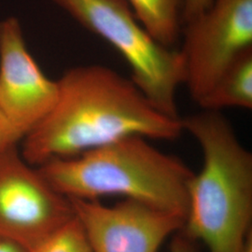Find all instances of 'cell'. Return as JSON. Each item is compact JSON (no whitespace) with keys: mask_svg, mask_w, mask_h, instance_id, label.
Listing matches in <instances>:
<instances>
[{"mask_svg":"<svg viewBox=\"0 0 252 252\" xmlns=\"http://www.w3.org/2000/svg\"><path fill=\"white\" fill-rule=\"evenodd\" d=\"M245 252H252V234L249 237V240L247 242Z\"/></svg>","mask_w":252,"mask_h":252,"instance_id":"cell-16","label":"cell"},{"mask_svg":"<svg viewBox=\"0 0 252 252\" xmlns=\"http://www.w3.org/2000/svg\"><path fill=\"white\" fill-rule=\"evenodd\" d=\"M50 186L69 199L122 195L165 211L187 215L193 173L180 159L148 138L132 135L69 158L37 166Z\"/></svg>","mask_w":252,"mask_h":252,"instance_id":"cell-3","label":"cell"},{"mask_svg":"<svg viewBox=\"0 0 252 252\" xmlns=\"http://www.w3.org/2000/svg\"><path fill=\"white\" fill-rule=\"evenodd\" d=\"M135 18L155 40L167 48L181 34L185 0H126Z\"/></svg>","mask_w":252,"mask_h":252,"instance_id":"cell-10","label":"cell"},{"mask_svg":"<svg viewBox=\"0 0 252 252\" xmlns=\"http://www.w3.org/2000/svg\"><path fill=\"white\" fill-rule=\"evenodd\" d=\"M181 122L203 153L189 182L182 232L208 252H245L252 234V153L220 111L203 109Z\"/></svg>","mask_w":252,"mask_h":252,"instance_id":"cell-2","label":"cell"},{"mask_svg":"<svg viewBox=\"0 0 252 252\" xmlns=\"http://www.w3.org/2000/svg\"><path fill=\"white\" fill-rule=\"evenodd\" d=\"M0 252H30L25 247L0 235Z\"/></svg>","mask_w":252,"mask_h":252,"instance_id":"cell-15","label":"cell"},{"mask_svg":"<svg viewBox=\"0 0 252 252\" xmlns=\"http://www.w3.org/2000/svg\"><path fill=\"white\" fill-rule=\"evenodd\" d=\"M30 252H93L87 235L75 216Z\"/></svg>","mask_w":252,"mask_h":252,"instance_id":"cell-11","label":"cell"},{"mask_svg":"<svg viewBox=\"0 0 252 252\" xmlns=\"http://www.w3.org/2000/svg\"><path fill=\"white\" fill-rule=\"evenodd\" d=\"M124 57L131 81L163 114L180 118L177 91L185 82L180 51L162 45L135 18L126 0H52Z\"/></svg>","mask_w":252,"mask_h":252,"instance_id":"cell-4","label":"cell"},{"mask_svg":"<svg viewBox=\"0 0 252 252\" xmlns=\"http://www.w3.org/2000/svg\"><path fill=\"white\" fill-rule=\"evenodd\" d=\"M57 84L54 108L22 139V156L32 166L127 136L173 140L183 132L181 118L163 114L131 79L107 66L73 67Z\"/></svg>","mask_w":252,"mask_h":252,"instance_id":"cell-1","label":"cell"},{"mask_svg":"<svg viewBox=\"0 0 252 252\" xmlns=\"http://www.w3.org/2000/svg\"><path fill=\"white\" fill-rule=\"evenodd\" d=\"M75 217L70 200L57 192L16 147L0 153V235L32 251Z\"/></svg>","mask_w":252,"mask_h":252,"instance_id":"cell-6","label":"cell"},{"mask_svg":"<svg viewBox=\"0 0 252 252\" xmlns=\"http://www.w3.org/2000/svg\"><path fill=\"white\" fill-rule=\"evenodd\" d=\"M57 96V81L29 53L18 20L0 22V110L23 138L45 119Z\"/></svg>","mask_w":252,"mask_h":252,"instance_id":"cell-8","label":"cell"},{"mask_svg":"<svg viewBox=\"0 0 252 252\" xmlns=\"http://www.w3.org/2000/svg\"><path fill=\"white\" fill-rule=\"evenodd\" d=\"M170 252H199L196 242L189 238L182 230L175 235L171 246Z\"/></svg>","mask_w":252,"mask_h":252,"instance_id":"cell-14","label":"cell"},{"mask_svg":"<svg viewBox=\"0 0 252 252\" xmlns=\"http://www.w3.org/2000/svg\"><path fill=\"white\" fill-rule=\"evenodd\" d=\"M23 136L0 110V153L16 147Z\"/></svg>","mask_w":252,"mask_h":252,"instance_id":"cell-12","label":"cell"},{"mask_svg":"<svg viewBox=\"0 0 252 252\" xmlns=\"http://www.w3.org/2000/svg\"><path fill=\"white\" fill-rule=\"evenodd\" d=\"M213 0H185L182 12V25L195 18L211 5Z\"/></svg>","mask_w":252,"mask_h":252,"instance_id":"cell-13","label":"cell"},{"mask_svg":"<svg viewBox=\"0 0 252 252\" xmlns=\"http://www.w3.org/2000/svg\"><path fill=\"white\" fill-rule=\"evenodd\" d=\"M198 105L207 110L252 108V47L240 54Z\"/></svg>","mask_w":252,"mask_h":252,"instance_id":"cell-9","label":"cell"},{"mask_svg":"<svg viewBox=\"0 0 252 252\" xmlns=\"http://www.w3.org/2000/svg\"><path fill=\"white\" fill-rule=\"evenodd\" d=\"M69 200L93 252H157L169 235L183 229L186 220L132 199L112 207L97 200Z\"/></svg>","mask_w":252,"mask_h":252,"instance_id":"cell-7","label":"cell"},{"mask_svg":"<svg viewBox=\"0 0 252 252\" xmlns=\"http://www.w3.org/2000/svg\"><path fill=\"white\" fill-rule=\"evenodd\" d=\"M181 29L185 82L198 103L234 60L252 47V0H213Z\"/></svg>","mask_w":252,"mask_h":252,"instance_id":"cell-5","label":"cell"}]
</instances>
